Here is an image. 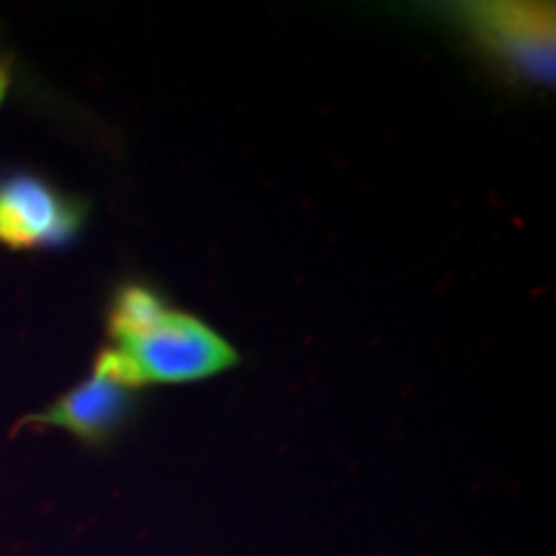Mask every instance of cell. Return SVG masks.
I'll list each match as a JSON object with an SVG mask.
<instances>
[{"label": "cell", "mask_w": 556, "mask_h": 556, "mask_svg": "<svg viewBox=\"0 0 556 556\" xmlns=\"http://www.w3.org/2000/svg\"><path fill=\"white\" fill-rule=\"evenodd\" d=\"M114 345L99 353L93 371L122 387L191 384L212 379L240 356L199 317L170 309L155 291L139 283L119 289L109 315Z\"/></svg>", "instance_id": "cell-1"}, {"label": "cell", "mask_w": 556, "mask_h": 556, "mask_svg": "<svg viewBox=\"0 0 556 556\" xmlns=\"http://www.w3.org/2000/svg\"><path fill=\"white\" fill-rule=\"evenodd\" d=\"M83 206L37 176L0 180V242L13 250L65 245L83 225Z\"/></svg>", "instance_id": "cell-2"}, {"label": "cell", "mask_w": 556, "mask_h": 556, "mask_svg": "<svg viewBox=\"0 0 556 556\" xmlns=\"http://www.w3.org/2000/svg\"><path fill=\"white\" fill-rule=\"evenodd\" d=\"M129 409L131 389L122 387L106 374L93 371L90 379L70 389L50 409L31 415L29 420L67 430L86 443H103L127 420Z\"/></svg>", "instance_id": "cell-3"}, {"label": "cell", "mask_w": 556, "mask_h": 556, "mask_svg": "<svg viewBox=\"0 0 556 556\" xmlns=\"http://www.w3.org/2000/svg\"><path fill=\"white\" fill-rule=\"evenodd\" d=\"M475 29L482 31L492 47L518 62L526 73H552L554 29L544 11L516 9V5H486L475 13Z\"/></svg>", "instance_id": "cell-4"}, {"label": "cell", "mask_w": 556, "mask_h": 556, "mask_svg": "<svg viewBox=\"0 0 556 556\" xmlns=\"http://www.w3.org/2000/svg\"><path fill=\"white\" fill-rule=\"evenodd\" d=\"M9 86H11V70H9V65H5V62H0V103L5 101Z\"/></svg>", "instance_id": "cell-5"}]
</instances>
